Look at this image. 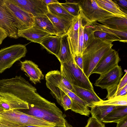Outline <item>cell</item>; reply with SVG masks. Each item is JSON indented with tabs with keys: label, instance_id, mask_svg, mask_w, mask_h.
<instances>
[{
	"label": "cell",
	"instance_id": "obj_27",
	"mask_svg": "<svg viewBox=\"0 0 127 127\" xmlns=\"http://www.w3.org/2000/svg\"><path fill=\"white\" fill-rule=\"evenodd\" d=\"M117 106L94 105L90 110L92 117L102 122L104 118Z\"/></svg>",
	"mask_w": 127,
	"mask_h": 127
},
{
	"label": "cell",
	"instance_id": "obj_31",
	"mask_svg": "<svg viewBox=\"0 0 127 127\" xmlns=\"http://www.w3.org/2000/svg\"><path fill=\"white\" fill-rule=\"evenodd\" d=\"M95 28L93 25L85 27L84 32V50L93 42L95 39Z\"/></svg>",
	"mask_w": 127,
	"mask_h": 127
},
{
	"label": "cell",
	"instance_id": "obj_23",
	"mask_svg": "<svg viewBox=\"0 0 127 127\" xmlns=\"http://www.w3.org/2000/svg\"><path fill=\"white\" fill-rule=\"evenodd\" d=\"M98 22L111 29L127 31V18L116 16Z\"/></svg>",
	"mask_w": 127,
	"mask_h": 127
},
{
	"label": "cell",
	"instance_id": "obj_30",
	"mask_svg": "<svg viewBox=\"0 0 127 127\" xmlns=\"http://www.w3.org/2000/svg\"><path fill=\"white\" fill-rule=\"evenodd\" d=\"M60 4L68 13L74 17L79 14L80 8L78 1L66 0L65 3Z\"/></svg>",
	"mask_w": 127,
	"mask_h": 127
},
{
	"label": "cell",
	"instance_id": "obj_4",
	"mask_svg": "<svg viewBox=\"0 0 127 127\" xmlns=\"http://www.w3.org/2000/svg\"><path fill=\"white\" fill-rule=\"evenodd\" d=\"M60 70L62 75L71 85L94 90L89 78L77 66L73 58L69 61L61 64Z\"/></svg>",
	"mask_w": 127,
	"mask_h": 127
},
{
	"label": "cell",
	"instance_id": "obj_39",
	"mask_svg": "<svg viewBox=\"0 0 127 127\" xmlns=\"http://www.w3.org/2000/svg\"><path fill=\"white\" fill-rule=\"evenodd\" d=\"M47 5L54 3L59 2L56 0H42Z\"/></svg>",
	"mask_w": 127,
	"mask_h": 127
},
{
	"label": "cell",
	"instance_id": "obj_32",
	"mask_svg": "<svg viewBox=\"0 0 127 127\" xmlns=\"http://www.w3.org/2000/svg\"><path fill=\"white\" fill-rule=\"evenodd\" d=\"M94 35L95 37L112 43L116 41L120 42L121 40L118 37L109 33L101 31L95 30Z\"/></svg>",
	"mask_w": 127,
	"mask_h": 127
},
{
	"label": "cell",
	"instance_id": "obj_7",
	"mask_svg": "<svg viewBox=\"0 0 127 127\" xmlns=\"http://www.w3.org/2000/svg\"><path fill=\"white\" fill-rule=\"evenodd\" d=\"M0 27L5 31L9 37L15 39L19 38L17 21L5 5L3 0H0Z\"/></svg>",
	"mask_w": 127,
	"mask_h": 127
},
{
	"label": "cell",
	"instance_id": "obj_41",
	"mask_svg": "<svg viewBox=\"0 0 127 127\" xmlns=\"http://www.w3.org/2000/svg\"><path fill=\"white\" fill-rule=\"evenodd\" d=\"M19 127H42L39 126H26Z\"/></svg>",
	"mask_w": 127,
	"mask_h": 127
},
{
	"label": "cell",
	"instance_id": "obj_3",
	"mask_svg": "<svg viewBox=\"0 0 127 127\" xmlns=\"http://www.w3.org/2000/svg\"><path fill=\"white\" fill-rule=\"evenodd\" d=\"M0 123L10 127L26 126L56 127L55 124L26 114L18 110L4 111L0 113Z\"/></svg>",
	"mask_w": 127,
	"mask_h": 127
},
{
	"label": "cell",
	"instance_id": "obj_13",
	"mask_svg": "<svg viewBox=\"0 0 127 127\" xmlns=\"http://www.w3.org/2000/svg\"><path fill=\"white\" fill-rule=\"evenodd\" d=\"M122 75V68L118 65L107 73L100 75L94 85L107 90L118 84Z\"/></svg>",
	"mask_w": 127,
	"mask_h": 127
},
{
	"label": "cell",
	"instance_id": "obj_19",
	"mask_svg": "<svg viewBox=\"0 0 127 127\" xmlns=\"http://www.w3.org/2000/svg\"><path fill=\"white\" fill-rule=\"evenodd\" d=\"M0 99L8 106L10 110L28 109V103L18 97L7 93H0Z\"/></svg>",
	"mask_w": 127,
	"mask_h": 127
},
{
	"label": "cell",
	"instance_id": "obj_8",
	"mask_svg": "<svg viewBox=\"0 0 127 127\" xmlns=\"http://www.w3.org/2000/svg\"><path fill=\"white\" fill-rule=\"evenodd\" d=\"M3 0L5 5L17 21L18 30H23L34 25V17L32 14L22 9L10 0Z\"/></svg>",
	"mask_w": 127,
	"mask_h": 127
},
{
	"label": "cell",
	"instance_id": "obj_18",
	"mask_svg": "<svg viewBox=\"0 0 127 127\" xmlns=\"http://www.w3.org/2000/svg\"><path fill=\"white\" fill-rule=\"evenodd\" d=\"M62 37L50 35L44 38L40 44L49 53L58 57L60 50Z\"/></svg>",
	"mask_w": 127,
	"mask_h": 127
},
{
	"label": "cell",
	"instance_id": "obj_35",
	"mask_svg": "<svg viewBox=\"0 0 127 127\" xmlns=\"http://www.w3.org/2000/svg\"><path fill=\"white\" fill-rule=\"evenodd\" d=\"M126 13H127V0H113Z\"/></svg>",
	"mask_w": 127,
	"mask_h": 127
},
{
	"label": "cell",
	"instance_id": "obj_21",
	"mask_svg": "<svg viewBox=\"0 0 127 127\" xmlns=\"http://www.w3.org/2000/svg\"><path fill=\"white\" fill-rule=\"evenodd\" d=\"M46 15L57 31V36L62 37L67 33L73 20H68L58 18L53 16L49 12Z\"/></svg>",
	"mask_w": 127,
	"mask_h": 127
},
{
	"label": "cell",
	"instance_id": "obj_25",
	"mask_svg": "<svg viewBox=\"0 0 127 127\" xmlns=\"http://www.w3.org/2000/svg\"><path fill=\"white\" fill-rule=\"evenodd\" d=\"M48 12L58 18L68 20H72L74 17L68 13L59 2L47 5Z\"/></svg>",
	"mask_w": 127,
	"mask_h": 127
},
{
	"label": "cell",
	"instance_id": "obj_38",
	"mask_svg": "<svg viewBox=\"0 0 127 127\" xmlns=\"http://www.w3.org/2000/svg\"><path fill=\"white\" fill-rule=\"evenodd\" d=\"M7 36L8 35L6 32L0 27V45L3 41Z\"/></svg>",
	"mask_w": 127,
	"mask_h": 127
},
{
	"label": "cell",
	"instance_id": "obj_29",
	"mask_svg": "<svg viewBox=\"0 0 127 127\" xmlns=\"http://www.w3.org/2000/svg\"><path fill=\"white\" fill-rule=\"evenodd\" d=\"M94 105L127 106V95L116 96L106 100H102Z\"/></svg>",
	"mask_w": 127,
	"mask_h": 127
},
{
	"label": "cell",
	"instance_id": "obj_24",
	"mask_svg": "<svg viewBox=\"0 0 127 127\" xmlns=\"http://www.w3.org/2000/svg\"><path fill=\"white\" fill-rule=\"evenodd\" d=\"M127 117V106H118L110 112L102 121L104 123H117Z\"/></svg>",
	"mask_w": 127,
	"mask_h": 127
},
{
	"label": "cell",
	"instance_id": "obj_1",
	"mask_svg": "<svg viewBox=\"0 0 127 127\" xmlns=\"http://www.w3.org/2000/svg\"><path fill=\"white\" fill-rule=\"evenodd\" d=\"M20 99L28 105V109L19 110L23 112L55 124L56 127L65 125L66 120L62 111L54 103L40 96L27 80Z\"/></svg>",
	"mask_w": 127,
	"mask_h": 127
},
{
	"label": "cell",
	"instance_id": "obj_28",
	"mask_svg": "<svg viewBox=\"0 0 127 127\" xmlns=\"http://www.w3.org/2000/svg\"><path fill=\"white\" fill-rule=\"evenodd\" d=\"M93 24L95 30L101 31L111 34L119 37L121 39L120 42H127V31H119L111 29L97 22Z\"/></svg>",
	"mask_w": 127,
	"mask_h": 127
},
{
	"label": "cell",
	"instance_id": "obj_11",
	"mask_svg": "<svg viewBox=\"0 0 127 127\" xmlns=\"http://www.w3.org/2000/svg\"><path fill=\"white\" fill-rule=\"evenodd\" d=\"M15 5L35 17L48 12L47 5L42 0H10Z\"/></svg>",
	"mask_w": 127,
	"mask_h": 127
},
{
	"label": "cell",
	"instance_id": "obj_36",
	"mask_svg": "<svg viewBox=\"0 0 127 127\" xmlns=\"http://www.w3.org/2000/svg\"><path fill=\"white\" fill-rule=\"evenodd\" d=\"M127 84V72H126L123 76L121 78L118 85V88L119 90Z\"/></svg>",
	"mask_w": 127,
	"mask_h": 127
},
{
	"label": "cell",
	"instance_id": "obj_20",
	"mask_svg": "<svg viewBox=\"0 0 127 127\" xmlns=\"http://www.w3.org/2000/svg\"><path fill=\"white\" fill-rule=\"evenodd\" d=\"M95 0L99 6L108 12L117 16L127 18V13L113 1L111 0Z\"/></svg>",
	"mask_w": 127,
	"mask_h": 127
},
{
	"label": "cell",
	"instance_id": "obj_12",
	"mask_svg": "<svg viewBox=\"0 0 127 127\" xmlns=\"http://www.w3.org/2000/svg\"><path fill=\"white\" fill-rule=\"evenodd\" d=\"M120 61L118 52L113 49L98 62L92 74L95 73L100 75L107 73L118 65Z\"/></svg>",
	"mask_w": 127,
	"mask_h": 127
},
{
	"label": "cell",
	"instance_id": "obj_2",
	"mask_svg": "<svg viewBox=\"0 0 127 127\" xmlns=\"http://www.w3.org/2000/svg\"><path fill=\"white\" fill-rule=\"evenodd\" d=\"M111 42L95 37L82 54L83 71L88 78L100 60L112 49Z\"/></svg>",
	"mask_w": 127,
	"mask_h": 127
},
{
	"label": "cell",
	"instance_id": "obj_6",
	"mask_svg": "<svg viewBox=\"0 0 127 127\" xmlns=\"http://www.w3.org/2000/svg\"><path fill=\"white\" fill-rule=\"evenodd\" d=\"M82 12L92 23L99 21L116 16L99 6L95 0L78 1Z\"/></svg>",
	"mask_w": 127,
	"mask_h": 127
},
{
	"label": "cell",
	"instance_id": "obj_22",
	"mask_svg": "<svg viewBox=\"0 0 127 127\" xmlns=\"http://www.w3.org/2000/svg\"><path fill=\"white\" fill-rule=\"evenodd\" d=\"M34 25L51 35H57V32L46 14H41L34 17Z\"/></svg>",
	"mask_w": 127,
	"mask_h": 127
},
{
	"label": "cell",
	"instance_id": "obj_9",
	"mask_svg": "<svg viewBox=\"0 0 127 127\" xmlns=\"http://www.w3.org/2000/svg\"><path fill=\"white\" fill-rule=\"evenodd\" d=\"M89 26H81L77 30L69 29L67 34L72 56L76 55H82L84 48V28Z\"/></svg>",
	"mask_w": 127,
	"mask_h": 127
},
{
	"label": "cell",
	"instance_id": "obj_33",
	"mask_svg": "<svg viewBox=\"0 0 127 127\" xmlns=\"http://www.w3.org/2000/svg\"><path fill=\"white\" fill-rule=\"evenodd\" d=\"M85 127H105V126L102 122L91 117L88 120L87 124Z\"/></svg>",
	"mask_w": 127,
	"mask_h": 127
},
{
	"label": "cell",
	"instance_id": "obj_17",
	"mask_svg": "<svg viewBox=\"0 0 127 127\" xmlns=\"http://www.w3.org/2000/svg\"><path fill=\"white\" fill-rule=\"evenodd\" d=\"M73 88L72 92L87 103L89 107L102 100L96 94L94 90H91L72 85Z\"/></svg>",
	"mask_w": 127,
	"mask_h": 127
},
{
	"label": "cell",
	"instance_id": "obj_16",
	"mask_svg": "<svg viewBox=\"0 0 127 127\" xmlns=\"http://www.w3.org/2000/svg\"><path fill=\"white\" fill-rule=\"evenodd\" d=\"M17 35L19 37H23L32 42L40 44L44 38L51 35L33 25L23 30H18Z\"/></svg>",
	"mask_w": 127,
	"mask_h": 127
},
{
	"label": "cell",
	"instance_id": "obj_5",
	"mask_svg": "<svg viewBox=\"0 0 127 127\" xmlns=\"http://www.w3.org/2000/svg\"><path fill=\"white\" fill-rule=\"evenodd\" d=\"M27 50L25 45H11L0 50V73L11 67L16 61L25 56Z\"/></svg>",
	"mask_w": 127,
	"mask_h": 127
},
{
	"label": "cell",
	"instance_id": "obj_14",
	"mask_svg": "<svg viewBox=\"0 0 127 127\" xmlns=\"http://www.w3.org/2000/svg\"><path fill=\"white\" fill-rule=\"evenodd\" d=\"M57 85L64 91L71 98L72 111L81 115L89 116L90 114L88 104L71 91L65 88L61 81L57 83Z\"/></svg>",
	"mask_w": 127,
	"mask_h": 127
},
{
	"label": "cell",
	"instance_id": "obj_42",
	"mask_svg": "<svg viewBox=\"0 0 127 127\" xmlns=\"http://www.w3.org/2000/svg\"><path fill=\"white\" fill-rule=\"evenodd\" d=\"M0 127H10L6 125L0 123Z\"/></svg>",
	"mask_w": 127,
	"mask_h": 127
},
{
	"label": "cell",
	"instance_id": "obj_40",
	"mask_svg": "<svg viewBox=\"0 0 127 127\" xmlns=\"http://www.w3.org/2000/svg\"><path fill=\"white\" fill-rule=\"evenodd\" d=\"M57 127H73V126L68 123L66 121L65 123V125L63 126H61Z\"/></svg>",
	"mask_w": 127,
	"mask_h": 127
},
{
	"label": "cell",
	"instance_id": "obj_43",
	"mask_svg": "<svg viewBox=\"0 0 127 127\" xmlns=\"http://www.w3.org/2000/svg\"><path fill=\"white\" fill-rule=\"evenodd\" d=\"M4 111V110L0 107V113Z\"/></svg>",
	"mask_w": 127,
	"mask_h": 127
},
{
	"label": "cell",
	"instance_id": "obj_10",
	"mask_svg": "<svg viewBox=\"0 0 127 127\" xmlns=\"http://www.w3.org/2000/svg\"><path fill=\"white\" fill-rule=\"evenodd\" d=\"M45 78L47 87L58 103L65 111L71 109L72 101L70 97L56 85L47 73L45 75Z\"/></svg>",
	"mask_w": 127,
	"mask_h": 127
},
{
	"label": "cell",
	"instance_id": "obj_26",
	"mask_svg": "<svg viewBox=\"0 0 127 127\" xmlns=\"http://www.w3.org/2000/svg\"><path fill=\"white\" fill-rule=\"evenodd\" d=\"M72 58L66 33L62 37L60 50L57 59L60 64L69 61Z\"/></svg>",
	"mask_w": 127,
	"mask_h": 127
},
{
	"label": "cell",
	"instance_id": "obj_34",
	"mask_svg": "<svg viewBox=\"0 0 127 127\" xmlns=\"http://www.w3.org/2000/svg\"><path fill=\"white\" fill-rule=\"evenodd\" d=\"M72 57L77 66L83 71V64L82 55H76Z\"/></svg>",
	"mask_w": 127,
	"mask_h": 127
},
{
	"label": "cell",
	"instance_id": "obj_37",
	"mask_svg": "<svg viewBox=\"0 0 127 127\" xmlns=\"http://www.w3.org/2000/svg\"><path fill=\"white\" fill-rule=\"evenodd\" d=\"M116 127H127V117H126L116 123Z\"/></svg>",
	"mask_w": 127,
	"mask_h": 127
},
{
	"label": "cell",
	"instance_id": "obj_15",
	"mask_svg": "<svg viewBox=\"0 0 127 127\" xmlns=\"http://www.w3.org/2000/svg\"><path fill=\"white\" fill-rule=\"evenodd\" d=\"M21 70L26 72L34 84L40 83L44 76L38 66L32 62L26 60L20 62Z\"/></svg>",
	"mask_w": 127,
	"mask_h": 127
}]
</instances>
